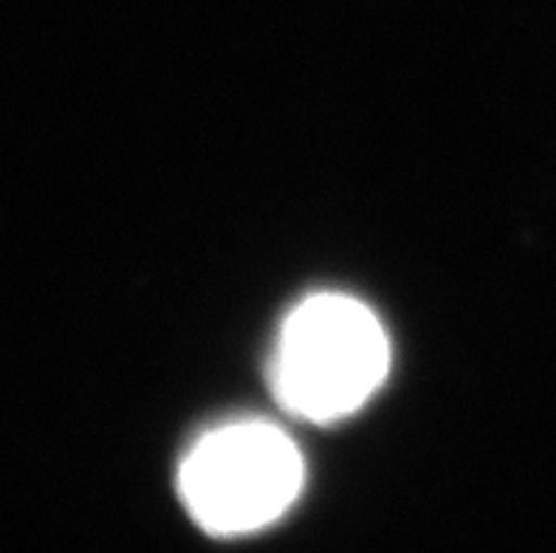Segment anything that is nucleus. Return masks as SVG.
<instances>
[{"label": "nucleus", "instance_id": "f03ea898", "mask_svg": "<svg viewBox=\"0 0 556 553\" xmlns=\"http://www.w3.org/2000/svg\"><path fill=\"white\" fill-rule=\"evenodd\" d=\"M303 480L296 443L266 420L212 429L178 469L187 512L215 537H240L277 523L300 498Z\"/></svg>", "mask_w": 556, "mask_h": 553}, {"label": "nucleus", "instance_id": "f257e3e1", "mask_svg": "<svg viewBox=\"0 0 556 553\" xmlns=\"http://www.w3.org/2000/svg\"><path fill=\"white\" fill-rule=\"evenodd\" d=\"M388 367L390 342L379 316L348 294H317L282 323L271 390L296 418L331 424L356 413Z\"/></svg>", "mask_w": 556, "mask_h": 553}]
</instances>
